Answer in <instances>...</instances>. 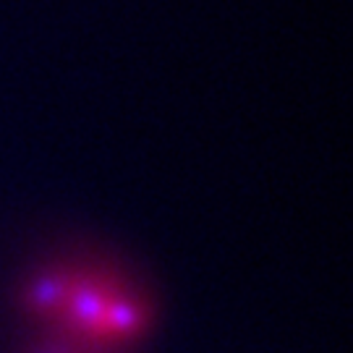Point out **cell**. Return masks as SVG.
Here are the masks:
<instances>
[{"label":"cell","mask_w":353,"mask_h":353,"mask_svg":"<svg viewBox=\"0 0 353 353\" xmlns=\"http://www.w3.org/2000/svg\"><path fill=\"white\" fill-rule=\"evenodd\" d=\"M24 314L45 330L42 338L123 353L147 338L152 301L123 270L89 259L37 267L21 285Z\"/></svg>","instance_id":"cell-1"},{"label":"cell","mask_w":353,"mask_h":353,"mask_svg":"<svg viewBox=\"0 0 353 353\" xmlns=\"http://www.w3.org/2000/svg\"><path fill=\"white\" fill-rule=\"evenodd\" d=\"M29 353H105V351H94V348L76 345V343L55 341V338H42Z\"/></svg>","instance_id":"cell-2"}]
</instances>
